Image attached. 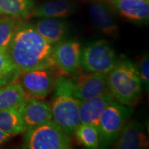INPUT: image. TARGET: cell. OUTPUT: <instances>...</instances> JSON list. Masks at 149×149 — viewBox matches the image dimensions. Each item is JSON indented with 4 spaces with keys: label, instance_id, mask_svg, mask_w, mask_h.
<instances>
[{
    "label": "cell",
    "instance_id": "d6986e66",
    "mask_svg": "<svg viewBox=\"0 0 149 149\" xmlns=\"http://www.w3.org/2000/svg\"><path fill=\"white\" fill-rule=\"evenodd\" d=\"M0 130L14 135L26 131L18 109L0 111Z\"/></svg>",
    "mask_w": 149,
    "mask_h": 149
},
{
    "label": "cell",
    "instance_id": "2e32d148",
    "mask_svg": "<svg viewBox=\"0 0 149 149\" xmlns=\"http://www.w3.org/2000/svg\"><path fill=\"white\" fill-rule=\"evenodd\" d=\"M34 26L39 34L52 45L64 40L68 31L66 22L57 18H40Z\"/></svg>",
    "mask_w": 149,
    "mask_h": 149
},
{
    "label": "cell",
    "instance_id": "5bb4252c",
    "mask_svg": "<svg viewBox=\"0 0 149 149\" xmlns=\"http://www.w3.org/2000/svg\"><path fill=\"white\" fill-rule=\"evenodd\" d=\"M115 100L108 92L81 101L79 105V122L98 126L99 121L105 108Z\"/></svg>",
    "mask_w": 149,
    "mask_h": 149
},
{
    "label": "cell",
    "instance_id": "cb8c5ba5",
    "mask_svg": "<svg viewBox=\"0 0 149 149\" xmlns=\"http://www.w3.org/2000/svg\"><path fill=\"white\" fill-rule=\"evenodd\" d=\"M14 135H13V134L6 133V132L3 131V130H0V145L6 142L7 141H8Z\"/></svg>",
    "mask_w": 149,
    "mask_h": 149
},
{
    "label": "cell",
    "instance_id": "ac0fdd59",
    "mask_svg": "<svg viewBox=\"0 0 149 149\" xmlns=\"http://www.w3.org/2000/svg\"><path fill=\"white\" fill-rule=\"evenodd\" d=\"M33 0H0V16L26 18L31 15Z\"/></svg>",
    "mask_w": 149,
    "mask_h": 149
},
{
    "label": "cell",
    "instance_id": "ba28073f",
    "mask_svg": "<svg viewBox=\"0 0 149 149\" xmlns=\"http://www.w3.org/2000/svg\"><path fill=\"white\" fill-rule=\"evenodd\" d=\"M107 74L77 70L70 79L72 94L80 101H84L108 93Z\"/></svg>",
    "mask_w": 149,
    "mask_h": 149
},
{
    "label": "cell",
    "instance_id": "44dd1931",
    "mask_svg": "<svg viewBox=\"0 0 149 149\" xmlns=\"http://www.w3.org/2000/svg\"><path fill=\"white\" fill-rule=\"evenodd\" d=\"M20 70L13 62L8 53L0 48V88L15 82Z\"/></svg>",
    "mask_w": 149,
    "mask_h": 149
},
{
    "label": "cell",
    "instance_id": "7402d4cb",
    "mask_svg": "<svg viewBox=\"0 0 149 149\" xmlns=\"http://www.w3.org/2000/svg\"><path fill=\"white\" fill-rule=\"evenodd\" d=\"M16 19L9 16L0 18V48L6 51L19 26Z\"/></svg>",
    "mask_w": 149,
    "mask_h": 149
},
{
    "label": "cell",
    "instance_id": "7a4b0ae2",
    "mask_svg": "<svg viewBox=\"0 0 149 149\" xmlns=\"http://www.w3.org/2000/svg\"><path fill=\"white\" fill-rule=\"evenodd\" d=\"M108 91L115 101L133 107L141 95V81L136 64L127 59L117 61L107 74Z\"/></svg>",
    "mask_w": 149,
    "mask_h": 149
},
{
    "label": "cell",
    "instance_id": "8fae6325",
    "mask_svg": "<svg viewBox=\"0 0 149 149\" xmlns=\"http://www.w3.org/2000/svg\"><path fill=\"white\" fill-rule=\"evenodd\" d=\"M17 109L26 130L52 120L51 106L42 100L26 97Z\"/></svg>",
    "mask_w": 149,
    "mask_h": 149
},
{
    "label": "cell",
    "instance_id": "9c48e42d",
    "mask_svg": "<svg viewBox=\"0 0 149 149\" xmlns=\"http://www.w3.org/2000/svg\"><path fill=\"white\" fill-rule=\"evenodd\" d=\"M81 51L79 42L62 40L53 45L52 58L61 74H73L80 66Z\"/></svg>",
    "mask_w": 149,
    "mask_h": 149
},
{
    "label": "cell",
    "instance_id": "30bf717a",
    "mask_svg": "<svg viewBox=\"0 0 149 149\" xmlns=\"http://www.w3.org/2000/svg\"><path fill=\"white\" fill-rule=\"evenodd\" d=\"M88 15L93 25L104 34L117 37L120 29L113 13V9L107 1L93 0L88 7Z\"/></svg>",
    "mask_w": 149,
    "mask_h": 149
},
{
    "label": "cell",
    "instance_id": "277c9868",
    "mask_svg": "<svg viewBox=\"0 0 149 149\" xmlns=\"http://www.w3.org/2000/svg\"><path fill=\"white\" fill-rule=\"evenodd\" d=\"M23 148L29 149H68L71 148L70 137L53 120L26 130Z\"/></svg>",
    "mask_w": 149,
    "mask_h": 149
},
{
    "label": "cell",
    "instance_id": "7c38bea8",
    "mask_svg": "<svg viewBox=\"0 0 149 149\" xmlns=\"http://www.w3.org/2000/svg\"><path fill=\"white\" fill-rule=\"evenodd\" d=\"M149 140L144 126L135 120L126 121L113 144L117 149H140L148 147Z\"/></svg>",
    "mask_w": 149,
    "mask_h": 149
},
{
    "label": "cell",
    "instance_id": "4fadbf2b",
    "mask_svg": "<svg viewBox=\"0 0 149 149\" xmlns=\"http://www.w3.org/2000/svg\"><path fill=\"white\" fill-rule=\"evenodd\" d=\"M107 3L124 18L139 23L149 19L148 0H107Z\"/></svg>",
    "mask_w": 149,
    "mask_h": 149
},
{
    "label": "cell",
    "instance_id": "3957f363",
    "mask_svg": "<svg viewBox=\"0 0 149 149\" xmlns=\"http://www.w3.org/2000/svg\"><path fill=\"white\" fill-rule=\"evenodd\" d=\"M53 91L52 120L67 135L72 137L80 124L79 110L81 101L73 95L70 79L64 75L56 78Z\"/></svg>",
    "mask_w": 149,
    "mask_h": 149
},
{
    "label": "cell",
    "instance_id": "e0dca14e",
    "mask_svg": "<svg viewBox=\"0 0 149 149\" xmlns=\"http://www.w3.org/2000/svg\"><path fill=\"white\" fill-rule=\"evenodd\" d=\"M26 98L21 86L14 82L0 88V111L17 109Z\"/></svg>",
    "mask_w": 149,
    "mask_h": 149
},
{
    "label": "cell",
    "instance_id": "9a60e30c",
    "mask_svg": "<svg viewBox=\"0 0 149 149\" xmlns=\"http://www.w3.org/2000/svg\"><path fill=\"white\" fill-rule=\"evenodd\" d=\"M77 8L72 0H48L33 8L31 15L37 18L63 19L73 14Z\"/></svg>",
    "mask_w": 149,
    "mask_h": 149
},
{
    "label": "cell",
    "instance_id": "8992f818",
    "mask_svg": "<svg viewBox=\"0 0 149 149\" xmlns=\"http://www.w3.org/2000/svg\"><path fill=\"white\" fill-rule=\"evenodd\" d=\"M117 61L115 50L104 40L89 43L81 51L80 66L87 72L108 74Z\"/></svg>",
    "mask_w": 149,
    "mask_h": 149
},
{
    "label": "cell",
    "instance_id": "5b68a950",
    "mask_svg": "<svg viewBox=\"0 0 149 149\" xmlns=\"http://www.w3.org/2000/svg\"><path fill=\"white\" fill-rule=\"evenodd\" d=\"M130 107L123 105L113 100L105 108L98 124L100 134L99 148L113 146L123 125L132 114Z\"/></svg>",
    "mask_w": 149,
    "mask_h": 149
},
{
    "label": "cell",
    "instance_id": "ffe728a7",
    "mask_svg": "<svg viewBox=\"0 0 149 149\" xmlns=\"http://www.w3.org/2000/svg\"><path fill=\"white\" fill-rule=\"evenodd\" d=\"M74 135L77 142L86 148H99L100 134L97 126L87 123H80Z\"/></svg>",
    "mask_w": 149,
    "mask_h": 149
},
{
    "label": "cell",
    "instance_id": "603a6c76",
    "mask_svg": "<svg viewBox=\"0 0 149 149\" xmlns=\"http://www.w3.org/2000/svg\"><path fill=\"white\" fill-rule=\"evenodd\" d=\"M136 65L141 82L148 87L149 83V59L148 54H144L137 59Z\"/></svg>",
    "mask_w": 149,
    "mask_h": 149
},
{
    "label": "cell",
    "instance_id": "6da1fadb",
    "mask_svg": "<svg viewBox=\"0 0 149 149\" xmlns=\"http://www.w3.org/2000/svg\"><path fill=\"white\" fill-rule=\"evenodd\" d=\"M52 48L53 45L39 34L34 26L24 24L19 25L7 53L21 71L53 69L61 73L52 58Z\"/></svg>",
    "mask_w": 149,
    "mask_h": 149
},
{
    "label": "cell",
    "instance_id": "52a82bcc",
    "mask_svg": "<svg viewBox=\"0 0 149 149\" xmlns=\"http://www.w3.org/2000/svg\"><path fill=\"white\" fill-rule=\"evenodd\" d=\"M53 69H39L21 71L15 82L21 86L26 97L44 100L53 91L55 73ZM62 75V74H61Z\"/></svg>",
    "mask_w": 149,
    "mask_h": 149
}]
</instances>
